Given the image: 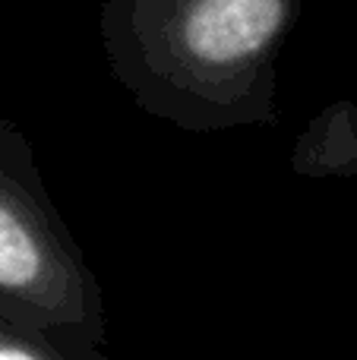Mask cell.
<instances>
[{
  "label": "cell",
  "mask_w": 357,
  "mask_h": 360,
  "mask_svg": "<svg viewBox=\"0 0 357 360\" xmlns=\"http://www.w3.org/2000/svg\"><path fill=\"white\" fill-rule=\"evenodd\" d=\"M301 0H101V51L143 114L183 133L278 120V57Z\"/></svg>",
  "instance_id": "obj_1"
},
{
  "label": "cell",
  "mask_w": 357,
  "mask_h": 360,
  "mask_svg": "<svg viewBox=\"0 0 357 360\" xmlns=\"http://www.w3.org/2000/svg\"><path fill=\"white\" fill-rule=\"evenodd\" d=\"M0 316L51 342L63 360L105 357L101 285L51 202L29 146L6 127H0Z\"/></svg>",
  "instance_id": "obj_2"
},
{
  "label": "cell",
  "mask_w": 357,
  "mask_h": 360,
  "mask_svg": "<svg viewBox=\"0 0 357 360\" xmlns=\"http://www.w3.org/2000/svg\"><path fill=\"white\" fill-rule=\"evenodd\" d=\"M291 171L297 177H357V105L339 98L326 105L294 139Z\"/></svg>",
  "instance_id": "obj_3"
}]
</instances>
